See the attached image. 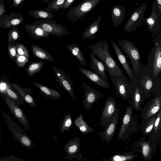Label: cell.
<instances>
[{
  "instance_id": "obj_1",
  "label": "cell",
  "mask_w": 161,
  "mask_h": 161,
  "mask_svg": "<svg viewBox=\"0 0 161 161\" xmlns=\"http://www.w3.org/2000/svg\"><path fill=\"white\" fill-rule=\"evenodd\" d=\"M92 54L97 57L104 65L109 74L125 76L116 61L110 52L107 41L103 40L96 42L87 47Z\"/></svg>"
},
{
  "instance_id": "obj_2",
  "label": "cell",
  "mask_w": 161,
  "mask_h": 161,
  "mask_svg": "<svg viewBox=\"0 0 161 161\" xmlns=\"http://www.w3.org/2000/svg\"><path fill=\"white\" fill-rule=\"evenodd\" d=\"M130 80V83L142 88L146 97H149L152 93L161 92V79L155 78L144 65L134 72Z\"/></svg>"
},
{
  "instance_id": "obj_3",
  "label": "cell",
  "mask_w": 161,
  "mask_h": 161,
  "mask_svg": "<svg viewBox=\"0 0 161 161\" xmlns=\"http://www.w3.org/2000/svg\"><path fill=\"white\" fill-rule=\"evenodd\" d=\"M146 67L155 78H160L161 72V32L154 39V45L148 56Z\"/></svg>"
},
{
  "instance_id": "obj_4",
  "label": "cell",
  "mask_w": 161,
  "mask_h": 161,
  "mask_svg": "<svg viewBox=\"0 0 161 161\" xmlns=\"http://www.w3.org/2000/svg\"><path fill=\"white\" fill-rule=\"evenodd\" d=\"M1 111L8 129L17 141L25 148L29 149L33 147V142L23 129L5 111L2 109Z\"/></svg>"
},
{
  "instance_id": "obj_5",
  "label": "cell",
  "mask_w": 161,
  "mask_h": 161,
  "mask_svg": "<svg viewBox=\"0 0 161 161\" xmlns=\"http://www.w3.org/2000/svg\"><path fill=\"white\" fill-rule=\"evenodd\" d=\"M133 111V108L130 106L127 107L123 116L118 133V140L119 141H124L131 133L136 131L137 129L138 122L132 117Z\"/></svg>"
},
{
  "instance_id": "obj_6",
  "label": "cell",
  "mask_w": 161,
  "mask_h": 161,
  "mask_svg": "<svg viewBox=\"0 0 161 161\" xmlns=\"http://www.w3.org/2000/svg\"><path fill=\"white\" fill-rule=\"evenodd\" d=\"M118 43L122 50L129 57L134 72L141 69L144 64L141 62V58L139 49L135 46V43L126 40H119Z\"/></svg>"
},
{
  "instance_id": "obj_7",
  "label": "cell",
  "mask_w": 161,
  "mask_h": 161,
  "mask_svg": "<svg viewBox=\"0 0 161 161\" xmlns=\"http://www.w3.org/2000/svg\"><path fill=\"white\" fill-rule=\"evenodd\" d=\"M102 0H84L78 5L72 7L66 16L70 21L75 23L91 11Z\"/></svg>"
},
{
  "instance_id": "obj_8",
  "label": "cell",
  "mask_w": 161,
  "mask_h": 161,
  "mask_svg": "<svg viewBox=\"0 0 161 161\" xmlns=\"http://www.w3.org/2000/svg\"><path fill=\"white\" fill-rule=\"evenodd\" d=\"M147 3H142L132 12L123 29V31L129 32L137 30L144 22Z\"/></svg>"
},
{
  "instance_id": "obj_9",
  "label": "cell",
  "mask_w": 161,
  "mask_h": 161,
  "mask_svg": "<svg viewBox=\"0 0 161 161\" xmlns=\"http://www.w3.org/2000/svg\"><path fill=\"white\" fill-rule=\"evenodd\" d=\"M109 74L115 88L116 94L119 97L130 102L131 83L127 80L125 76Z\"/></svg>"
},
{
  "instance_id": "obj_10",
  "label": "cell",
  "mask_w": 161,
  "mask_h": 161,
  "mask_svg": "<svg viewBox=\"0 0 161 161\" xmlns=\"http://www.w3.org/2000/svg\"><path fill=\"white\" fill-rule=\"evenodd\" d=\"M150 15L145 18L144 21L147 25V30L154 37L161 32V12L159 10L156 0L153 2L151 7Z\"/></svg>"
},
{
  "instance_id": "obj_11",
  "label": "cell",
  "mask_w": 161,
  "mask_h": 161,
  "mask_svg": "<svg viewBox=\"0 0 161 161\" xmlns=\"http://www.w3.org/2000/svg\"><path fill=\"white\" fill-rule=\"evenodd\" d=\"M33 24L39 26L53 36H65L69 33L63 25L56 22L53 19H44L38 21H35Z\"/></svg>"
},
{
  "instance_id": "obj_12",
  "label": "cell",
  "mask_w": 161,
  "mask_h": 161,
  "mask_svg": "<svg viewBox=\"0 0 161 161\" xmlns=\"http://www.w3.org/2000/svg\"><path fill=\"white\" fill-rule=\"evenodd\" d=\"M14 116L23 127L25 130H29V125L26 116L23 110L5 95L0 93Z\"/></svg>"
},
{
  "instance_id": "obj_13",
  "label": "cell",
  "mask_w": 161,
  "mask_h": 161,
  "mask_svg": "<svg viewBox=\"0 0 161 161\" xmlns=\"http://www.w3.org/2000/svg\"><path fill=\"white\" fill-rule=\"evenodd\" d=\"M156 148V142L150 139L146 140L145 138L142 137L134 147V150L140 152L144 160L147 161L151 160L152 154Z\"/></svg>"
},
{
  "instance_id": "obj_14",
  "label": "cell",
  "mask_w": 161,
  "mask_h": 161,
  "mask_svg": "<svg viewBox=\"0 0 161 161\" xmlns=\"http://www.w3.org/2000/svg\"><path fill=\"white\" fill-rule=\"evenodd\" d=\"M130 97V99L129 103L131 105L133 110L136 111H141L145 97L142 88L138 85L131 83Z\"/></svg>"
},
{
  "instance_id": "obj_15",
  "label": "cell",
  "mask_w": 161,
  "mask_h": 161,
  "mask_svg": "<svg viewBox=\"0 0 161 161\" xmlns=\"http://www.w3.org/2000/svg\"><path fill=\"white\" fill-rule=\"evenodd\" d=\"M116 109V102L114 97L109 96L105 102L102 111L100 124L102 127L104 128L109 123Z\"/></svg>"
},
{
  "instance_id": "obj_16",
  "label": "cell",
  "mask_w": 161,
  "mask_h": 161,
  "mask_svg": "<svg viewBox=\"0 0 161 161\" xmlns=\"http://www.w3.org/2000/svg\"><path fill=\"white\" fill-rule=\"evenodd\" d=\"M119 111V108H116L109 123L104 127L103 131L99 132V135L102 139L108 143L110 142L116 131L118 122Z\"/></svg>"
},
{
  "instance_id": "obj_17",
  "label": "cell",
  "mask_w": 161,
  "mask_h": 161,
  "mask_svg": "<svg viewBox=\"0 0 161 161\" xmlns=\"http://www.w3.org/2000/svg\"><path fill=\"white\" fill-rule=\"evenodd\" d=\"M161 107V92L156 94L147 104L141 110L140 118H147L156 115Z\"/></svg>"
},
{
  "instance_id": "obj_18",
  "label": "cell",
  "mask_w": 161,
  "mask_h": 161,
  "mask_svg": "<svg viewBox=\"0 0 161 161\" xmlns=\"http://www.w3.org/2000/svg\"><path fill=\"white\" fill-rule=\"evenodd\" d=\"M53 69L55 77L61 86L72 97L75 98L73 88V81L70 78L69 75L55 66H53Z\"/></svg>"
},
{
  "instance_id": "obj_19",
  "label": "cell",
  "mask_w": 161,
  "mask_h": 161,
  "mask_svg": "<svg viewBox=\"0 0 161 161\" xmlns=\"http://www.w3.org/2000/svg\"><path fill=\"white\" fill-rule=\"evenodd\" d=\"M83 86L85 90L83 107L88 111L95 102L103 96L99 91L95 90L85 83H83Z\"/></svg>"
},
{
  "instance_id": "obj_20",
  "label": "cell",
  "mask_w": 161,
  "mask_h": 161,
  "mask_svg": "<svg viewBox=\"0 0 161 161\" xmlns=\"http://www.w3.org/2000/svg\"><path fill=\"white\" fill-rule=\"evenodd\" d=\"M24 20L20 13L5 14L0 17V27L4 29L12 28L20 25Z\"/></svg>"
},
{
  "instance_id": "obj_21",
  "label": "cell",
  "mask_w": 161,
  "mask_h": 161,
  "mask_svg": "<svg viewBox=\"0 0 161 161\" xmlns=\"http://www.w3.org/2000/svg\"><path fill=\"white\" fill-rule=\"evenodd\" d=\"M80 148V139L76 137L69 140L65 145L64 150L67 154V156L64 157L65 159L72 160L78 154Z\"/></svg>"
},
{
  "instance_id": "obj_22",
  "label": "cell",
  "mask_w": 161,
  "mask_h": 161,
  "mask_svg": "<svg viewBox=\"0 0 161 161\" xmlns=\"http://www.w3.org/2000/svg\"><path fill=\"white\" fill-rule=\"evenodd\" d=\"M79 69L84 75L95 84L109 90H111L108 80L104 79L99 75L89 69L82 67H80Z\"/></svg>"
},
{
  "instance_id": "obj_23",
  "label": "cell",
  "mask_w": 161,
  "mask_h": 161,
  "mask_svg": "<svg viewBox=\"0 0 161 161\" xmlns=\"http://www.w3.org/2000/svg\"><path fill=\"white\" fill-rule=\"evenodd\" d=\"M112 44L116 57L130 79L134 73L133 69L130 66L126 58L117 44L113 41Z\"/></svg>"
},
{
  "instance_id": "obj_24",
  "label": "cell",
  "mask_w": 161,
  "mask_h": 161,
  "mask_svg": "<svg viewBox=\"0 0 161 161\" xmlns=\"http://www.w3.org/2000/svg\"><path fill=\"white\" fill-rule=\"evenodd\" d=\"M24 26L25 30L29 33L30 37L31 38L36 39L47 38L51 35L39 26L34 24H26Z\"/></svg>"
},
{
  "instance_id": "obj_25",
  "label": "cell",
  "mask_w": 161,
  "mask_h": 161,
  "mask_svg": "<svg viewBox=\"0 0 161 161\" xmlns=\"http://www.w3.org/2000/svg\"><path fill=\"white\" fill-rule=\"evenodd\" d=\"M13 86L27 103L31 107L36 108V104L32 96V92L30 89L26 87H22L15 83H13Z\"/></svg>"
},
{
  "instance_id": "obj_26",
  "label": "cell",
  "mask_w": 161,
  "mask_h": 161,
  "mask_svg": "<svg viewBox=\"0 0 161 161\" xmlns=\"http://www.w3.org/2000/svg\"><path fill=\"white\" fill-rule=\"evenodd\" d=\"M125 14V8L124 7L118 5L113 6L111 10V16L114 27L116 28L118 26L121 25Z\"/></svg>"
},
{
  "instance_id": "obj_27",
  "label": "cell",
  "mask_w": 161,
  "mask_h": 161,
  "mask_svg": "<svg viewBox=\"0 0 161 161\" xmlns=\"http://www.w3.org/2000/svg\"><path fill=\"white\" fill-rule=\"evenodd\" d=\"M90 57L91 62L89 64L90 67L94 70V72L105 80L108 79L105 73V68L103 63L94 55L91 54Z\"/></svg>"
},
{
  "instance_id": "obj_28",
  "label": "cell",
  "mask_w": 161,
  "mask_h": 161,
  "mask_svg": "<svg viewBox=\"0 0 161 161\" xmlns=\"http://www.w3.org/2000/svg\"><path fill=\"white\" fill-rule=\"evenodd\" d=\"M101 20V15H99L96 20L86 28L83 33L82 38L85 39H92L95 36L96 33L99 30L100 23Z\"/></svg>"
},
{
  "instance_id": "obj_29",
  "label": "cell",
  "mask_w": 161,
  "mask_h": 161,
  "mask_svg": "<svg viewBox=\"0 0 161 161\" xmlns=\"http://www.w3.org/2000/svg\"><path fill=\"white\" fill-rule=\"evenodd\" d=\"M31 47L32 53L36 57L46 61L50 62L55 61L53 56L42 47L34 44Z\"/></svg>"
},
{
  "instance_id": "obj_30",
  "label": "cell",
  "mask_w": 161,
  "mask_h": 161,
  "mask_svg": "<svg viewBox=\"0 0 161 161\" xmlns=\"http://www.w3.org/2000/svg\"><path fill=\"white\" fill-rule=\"evenodd\" d=\"M32 83L39 89L40 92L47 98L56 99L62 98L60 93L53 89L34 82H32Z\"/></svg>"
},
{
  "instance_id": "obj_31",
  "label": "cell",
  "mask_w": 161,
  "mask_h": 161,
  "mask_svg": "<svg viewBox=\"0 0 161 161\" xmlns=\"http://www.w3.org/2000/svg\"><path fill=\"white\" fill-rule=\"evenodd\" d=\"M161 109L159 110L157 114L152 130L147 135L151 140L155 142L161 135Z\"/></svg>"
},
{
  "instance_id": "obj_32",
  "label": "cell",
  "mask_w": 161,
  "mask_h": 161,
  "mask_svg": "<svg viewBox=\"0 0 161 161\" xmlns=\"http://www.w3.org/2000/svg\"><path fill=\"white\" fill-rule=\"evenodd\" d=\"M68 49L75 55L81 64L87 66L86 60L84 58L82 51L78 45L71 43L67 45Z\"/></svg>"
},
{
  "instance_id": "obj_33",
  "label": "cell",
  "mask_w": 161,
  "mask_h": 161,
  "mask_svg": "<svg viewBox=\"0 0 161 161\" xmlns=\"http://www.w3.org/2000/svg\"><path fill=\"white\" fill-rule=\"evenodd\" d=\"M136 157V155L131 151L113 155L108 161H132Z\"/></svg>"
},
{
  "instance_id": "obj_34",
  "label": "cell",
  "mask_w": 161,
  "mask_h": 161,
  "mask_svg": "<svg viewBox=\"0 0 161 161\" xmlns=\"http://www.w3.org/2000/svg\"><path fill=\"white\" fill-rule=\"evenodd\" d=\"M156 115L147 118H142L141 128L144 136L147 135L152 130Z\"/></svg>"
},
{
  "instance_id": "obj_35",
  "label": "cell",
  "mask_w": 161,
  "mask_h": 161,
  "mask_svg": "<svg viewBox=\"0 0 161 161\" xmlns=\"http://www.w3.org/2000/svg\"><path fill=\"white\" fill-rule=\"evenodd\" d=\"M28 13L30 15L35 19L37 18L52 19L54 15L50 12L44 9L35 10H29Z\"/></svg>"
},
{
  "instance_id": "obj_36",
  "label": "cell",
  "mask_w": 161,
  "mask_h": 161,
  "mask_svg": "<svg viewBox=\"0 0 161 161\" xmlns=\"http://www.w3.org/2000/svg\"><path fill=\"white\" fill-rule=\"evenodd\" d=\"M75 123L84 135L94 131V130L89 126L84 121L81 113H80V116L75 119Z\"/></svg>"
},
{
  "instance_id": "obj_37",
  "label": "cell",
  "mask_w": 161,
  "mask_h": 161,
  "mask_svg": "<svg viewBox=\"0 0 161 161\" xmlns=\"http://www.w3.org/2000/svg\"><path fill=\"white\" fill-rule=\"evenodd\" d=\"M3 94L8 97L17 105L20 106L24 103V100L21 97L12 90L11 86L8 87Z\"/></svg>"
},
{
  "instance_id": "obj_38",
  "label": "cell",
  "mask_w": 161,
  "mask_h": 161,
  "mask_svg": "<svg viewBox=\"0 0 161 161\" xmlns=\"http://www.w3.org/2000/svg\"><path fill=\"white\" fill-rule=\"evenodd\" d=\"M44 66V64L41 61L36 63L32 62L26 69V73L29 76L33 77L35 73L39 72L41 69Z\"/></svg>"
},
{
  "instance_id": "obj_39",
  "label": "cell",
  "mask_w": 161,
  "mask_h": 161,
  "mask_svg": "<svg viewBox=\"0 0 161 161\" xmlns=\"http://www.w3.org/2000/svg\"><path fill=\"white\" fill-rule=\"evenodd\" d=\"M72 123L71 114L69 113L67 114L60 121L59 126L61 133H63L65 131L69 130L72 125Z\"/></svg>"
},
{
  "instance_id": "obj_40",
  "label": "cell",
  "mask_w": 161,
  "mask_h": 161,
  "mask_svg": "<svg viewBox=\"0 0 161 161\" xmlns=\"http://www.w3.org/2000/svg\"><path fill=\"white\" fill-rule=\"evenodd\" d=\"M66 0H52L47 5V7L43 9L49 12L56 11L62 8Z\"/></svg>"
},
{
  "instance_id": "obj_41",
  "label": "cell",
  "mask_w": 161,
  "mask_h": 161,
  "mask_svg": "<svg viewBox=\"0 0 161 161\" xmlns=\"http://www.w3.org/2000/svg\"><path fill=\"white\" fill-rule=\"evenodd\" d=\"M20 34L18 28L16 27L12 28L9 31L8 35V42L12 41L14 42L19 41Z\"/></svg>"
},
{
  "instance_id": "obj_42",
  "label": "cell",
  "mask_w": 161,
  "mask_h": 161,
  "mask_svg": "<svg viewBox=\"0 0 161 161\" xmlns=\"http://www.w3.org/2000/svg\"><path fill=\"white\" fill-rule=\"evenodd\" d=\"M8 52L9 57L14 63L17 54L16 47L14 42L10 41L8 42Z\"/></svg>"
},
{
  "instance_id": "obj_43",
  "label": "cell",
  "mask_w": 161,
  "mask_h": 161,
  "mask_svg": "<svg viewBox=\"0 0 161 161\" xmlns=\"http://www.w3.org/2000/svg\"><path fill=\"white\" fill-rule=\"evenodd\" d=\"M14 43L16 47L17 54L30 58V56L28 49L23 44L15 42H14Z\"/></svg>"
},
{
  "instance_id": "obj_44",
  "label": "cell",
  "mask_w": 161,
  "mask_h": 161,
  "mask_svg": "<svg viewBox=\"0 0 161 161\" xmlns=\"http://www.w3.org/2000/svg\"><path fill=\"white\" fill-rule=\"evenodd\" d=\"M29 58L23 55H20L17 54L15 63L20 68H22L25 66L29 60Z\"/></svg>"
},
{
  "instance_id": "obj_45",
  "label": "cell",
  "mask_w": 161,
  "mask_h": 161,
  "mask_svg": "<svg viewBox=\"0 0 161 161\" xmlns=\"http://www.w3.org/2000/svg\"><path fill=\"white\" fill-rule=\"evenodd\" d=\"M11 85L6 80H0V93H3L5 90L9 87L11 86Z\"/></svg>"
},
{
  "instance_id": "obj_46",
  "label": "cell",
  "mask_w": 161,
  "mask_h": 161,
  "mask_svg": "<svg viewBox=\"0 0 161 161\" xmlns=\"http://www.w3.org/2000/svg\"><path fill=\"white\" fill-rule=\"evenodd\" d=\"M23 159L17 158L13 155L9 157H7L4 158H0V161H22Z\"/></svg>"
},
{
  "instance_id": "obj_47",
  "label": "cell",
  "mask_w": 161,
  "mask_h": 161,
  "mask_svg": "<svg viewBox=\"0 0 161 161\" xmlns=\"http://www.w3.org/2000/svg\"><path fill=\"white\" fill-rule=\"evenodd\" d=\"M6 12V7L4 2L3 0H0V17L5 14Z\"/></svg>"
},
{
  "instance_id": "obj_48",
  "label": "cell",
  "mask_w": 161,
  "mask_h": 161,
  "mask_svg": "<svg viewBox=\"0 0 161 161\" xmlns=\"http://www.w3.org/2000/svg\"><path fill=\"white\" fill-rule=\"evenodd\" d=\"M75 0H66L62 8L65 9L69 8Z\"/></svg>"
},
{
  "instance_id": "obj_49",
  "label": "cell",
  "mask_w": 161,
  "mask_h": 161,
  "mask_svg": "<svg viewBox=\"0 0 161 161\" xmlns=\"http://www.w3.org/2000/svg\"><path fill=\"white\" fill-rule=\"evenodd\" d=\"M25 0H13V4L14 7H16L22 3Z\"/></svg>"
},
{
  "instance_id": "obj_50",
  "label": "cell",
  "mask_w": 161,
  "mask_h": 161,
  "mask_svg": "<svg viewBox=\"0 0 161 161\" xmlns=\"http://www.w3.org/2000/svg\"><path fill=\"white\" fill-rule=\"evenodd\" d=\"M159 10L161 12V0H156Z\"/></svg>"
},
{
  "instance_id": "obj_51",
  "label": "cell",
  "mask_w": 161,
  "mask_h": 161,
  "mask_svg": "<svg viewBox=\"0 0 161 161\" xmlns=\"http://www.w3.org/2000/svg\"><path fill=\"white\" fill-rule=\"evenodd\" d=\"M45 3L48 2L50 0H42Z\"/></svg>"
},
{
  "instance_id": "obj_52",
  "label": "cell",
  "mask_w": 161,
  "mask_h": 161,
  "mask_svg": "<svg viewBox=\"0 0 161 161\" xmlns=\"http://www.w3.org/2000/svg\"><path fill=\"white\" fill-rule=\"evenodd\" d=\"M1 131L0 128V143L1 142Z\"/></svg>"
},
{
  "instance_id": "obj_53",
  "label": "cell",
  "mask_w": 161,
  "mask_h": 161,
  "mask_svg": "<svg viewBox=\"0 0 161 161\" xmlns=\"http://www.w3.org/2000/svg\"></svg>"
}]
</instances>
